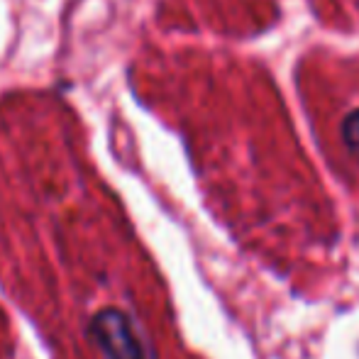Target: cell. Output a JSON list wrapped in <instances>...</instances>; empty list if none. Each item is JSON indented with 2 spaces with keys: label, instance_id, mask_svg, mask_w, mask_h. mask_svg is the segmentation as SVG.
Listing matches in <instances>:
<instances>
[{
  "label": "cell",
  "instance_id": "cell-2",
  "mask_svg": "<svg viewBox=\"0 0 359 359\" xmlns=\"http://www.w3.org/2000/svg\"><path fill=\"white\" fill-rule=\"evenodd\" d=\"M340 140L352 159L359 161V108L350 110L340 123Z\"/></svg>",
  "mask_w": 359,
  "mask_h": 359
},
{
  "label": "cell",
  "instance_id": "cell-1",
  "mask_svg": "<svg viewBox=\"0 0 359 359\" xmlns=\"http://www.w3.org/2000/svg\"><path fill=\"white\" fill-rule=\"evenodd\" d=\"M86 335L103 359H149L142 337L133 325V318L120 308H100L93 313Z\"/></svg>",
  "mask_w": 359,
  "mask_h": 359
}]
</instances>
